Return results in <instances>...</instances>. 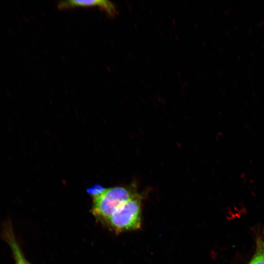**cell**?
<instances>
[{
  "label": "cell",
  "mask_w": 264,
  "mask_h": 264,
  "mask_svg": "<svg viewBox=\"0 0 264 264\" xmlns=\"http://www.w3.org/2000/svg\"><path fill=\"white\" fill-rule=\"evenodd\" d=\"M105 188L99 184H96L93 186L87 189V192L90 196L94 197L103 193Z\"/></svg>",
  "instance_id": "cell-6"
},
{
  "label": "cell",
  "mask_w": 264,
  "mask_h": 264,
  "mask_svg": "<svg viewBox=\"0 0 264 264\" xmlns=\"http://www.w3.org/2000/svg\"><path fill=\"white\" fill-rule=\"evenodd\" d=\"M2 236L11 248L15 264H31L23 255L9 221L5 223L3 226Z\"/></svg>",
  "instance_id": "cell-4"
},
{
  "label": "cell",
  "mask_w": 264,
  "mask_h": 264,
  "mask_svg": "<svg viewBox=\"0 0 264 264\" xmlns=\"http://www.w3.org/2000/svg\"><path fill=\"white\" fill-rule=\"evenodd\" d=\"M93 6H99L110 17H115L118 14V11L115 5L111 1L107 0H68L60 1L57 4V7L60 9H66L77 6L88 7Z\"/></svg>",
  "instance_id": "cell-3"
},
{
  "label": "cell",
  "mask_w": 264,
  "mask_h": 264,
  "mask_svg": "<svg viewBox=\"0 0 264 264\" xmlns=\"http://www.w3.org/2000/svg\"><path fill=\"white\" fill-rule=\"evenodd\" d=\"M138 194L119 207L105 222L115 233L138 229L141 224V201Z\"/></svg>",
  "instance_id": "cell-2"
},
{
  "label": "cell",
  "mask_w": 264,
  "mask_h": 264,
  "mask_svg": "<svg viewBox=\"0 0 264 264\" xmlns=\"http://www.w3.org/2000/svg\"><path fill=\"white\" fill-rule=\"evenodd\" d=\"M138 194L134 183L106 188L101 194L92 197V213L105 222L119 207Z\"/></svg>",
  "instance_id": "cell-1"
},
{
  "label": "cell",
  "mask_w": 264,
  "mask_h": 264,
  "mask_svg": "<svg viewBox=\"0 0 264 264\" xmlns=\"http://www.w3.org/2000/svg\"><path fill=\"white\" fill-rule=\"evenodd\" d=\"M249 264H264V242H257L256 251Z\"/></svg>",
  "instance_id": "cell-5"
}]
</instances>
